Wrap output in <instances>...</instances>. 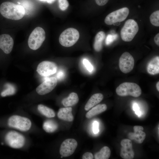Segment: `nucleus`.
I'll return each mask as SVG.
<instances>
[{
    "instance_id": "1",
    "label": "nucleus",
    "mask_w": 159,
    "mask_h": 159,
    "mask_svg": "<svg viewBox=\"0 0 159 159\" xmlns=\"http://www.w3.org/2000/svg\"><path fill=\"white\" fill-rule=\"evenodd\" d=\"M0 13L6 19L19 20L24 16L25 11L21 6L11 2L6 1L2 3L0 6Z\"/></svg>"
},
{
    "instance_id": "2",
    "label": "nucleus",
    "mask_w": 159,
    "mask_h": 159,
    "mask_svg": "<svg viewBox=\"0 0 159 159\" xmlns=\"http://www.w3.org/2000/svg\"><path fill=\"white\" fill-rule=\"evenodd\" d=\"M117 94L120 96L130 95L138 97L141 94V90L137 84L133 82H124L117 87L116 90Z\"/></svg>"
},
{
    "instance_id": "3",
    "label": "nucleus",
    "mask_w": 159,
    "mask_h": 159,
    "mask_svg": "<svg viewBox=\"0 0 159 159\" xmlns=\"http://www.w3.org/2000/svg\"><path fill=\"white\" fill-rule=\"evenodd\" d=\"M79 37L80 34L77 29L69 28L66 29L61 33L59 38V41L62 46L69 47L77 42Z\"/></svg>"
},
{
    "instance_id": "4",
    "label": "nucleus",
    "mask_w": 159,
    "mask_h": 159,
    "mask_svg": "<svg viewBox=\"0 0 159 159\" xmlns=\"http://www.w3.org/2000/svg\"><path fill=\"white\" fill-rule=\"evenodd\" d=\"M138 30V26L136 21L132 19L127 20L125 22L120 31L122 39L126 42L131 41Z\"/></svg>"
},
{
    "instance_id": "5",
    "label": "nucleus",
    "mask_w": 159,
    "mask_h": 159,
    "mask_svg": "<svg viewBox=\"0 0 159 159\" xmlns=\"http://www.w3.org/2000/svg\"><path fill=\"white\" fill-rule=\"evenodd\" d=\"M45 37L44 30L40 27H36L29 36L28 41L29 47L33 50L38 49L42 45Z\"/></svg>"
},
{
    "instance_id": "6",
    "label": "nucleus",
    "mask_w": 159,
    "mask_h": 159,
    "mask_svg": "<svg viewBox=\"0 0 159 159\" xmlns=\"http://www.w3.org/2000/svg\"><path fill=\"white\" fill-rule=\"evenodd\" d=\"M9 126L22 131H26L30 128L32 123L27 118L17 115L11 116L8 119Z\"/></svg>"
},
{
    "instance_id": "7",
    "label": "nucleus",
    "mask_w": 159,
    "mask_h": 159,
    "mask_svg": "<svg viewBox=\"0 0 159 159\" xmlns=\"http://www.w3.org/2000/svg\"><path fill=\"white\" fill-rule=\"evenodd\" d=\"M129 13L127 7H123L112 12L105 17L104 21L108 25H111L125 19Z\"/></svg>"
},
{
    "instance_id": "8",
    "label": "nucleus",
    "mask_w": 159,
    "mask_h": 159,
    "mask_svg": "<svg viewBox=\"0 0 159 159\" xmlns=\"http://www.w3.org/2000/svg\"><path fill=\"white\" fill-rule=\"evenodd\" d=\"M5 140L7 144L14 148L22 147L25 143V138L21 134L14 131L8 132L5 137Z\"/></svg>"
},
{
    "instance_id": "9",
    "label": "nucleus",
    "mask_w": 159,
    "mask_h": 159,
    "mask_svg": "<svg viewBox=\"0 0 159 159\" xmlns=\"http://www.w3.org/2000/svg\"><path fill=\"white\" fill-rule=\"evenodd\" d=\"M134 65V60L132 55L127 52L123 53L119 60V67L121 71L128 73L132 70Z\"/></svg>"
},
{
    "instance_id": "10",
    "label": "nucleus",
    "mask_w": 159,
    "mask_h": 159,
    "mask_svg": "<svg viewBox=\"0 0 159 159\" xmlns=\"http://www.w3.org/2000/svg\"><path fill=\"white\" fill-rule=\"evenodd\" d=\"M57 69V65L54 62L44 61L38 65L37 71L40 75L47 77L56 73Z\"/></svg>"
},
{
    "instance_id": "11",
    "label": "nucleus",
    "mask_w": 159,
    "mask_h": 159,
    "mask_svg": "<svg viewBox=\"0 0 159 159\" xmlns=\"http://www.w3.org/2000/svg\"><path fill=\"white\" fill-rule=\"evenodd\" d=\"M77 146V141L74 139H67L64 140L60 148L59 153L63 157H67L72 155Z\"/></svg>"
},
{
    "instance_id": "12",
    "label": "nucleus",
    "mask_w": 159,
    "mask_h": 159,
    "mask_svg": "<svg viewBox=\"0 0 159 159\" xmlns=\"http://www.w3.org/2000/svg\"><path fill=\"white\" fill-rule=\"evenodd\" d=\"M57 80L55 77L46 78L44 81L36 88L37 92L39 95H43L52 91L56 87Z\"/></svg>"
},
{
    "instance_id": "13",
    "label": "nucleus",
    "mask_w": 159,
    "mask_h": 159,
    "mask_svg": "<svg viewBox=\"0 0 159 159\" xmlns=\"http://www.w3.org/2000/svg\"><path fill=\"white\" fill-rule=\"evenodd\" d=\"M122 148L120 155L124 159H132L134 156V152L132 149V143L130 140L125 139L120 143Z\"/></svg>"
},
{
    "instance_id": "14",
    "label": "nucleus",
    "mask_w": 159,
    "mask_h": 159,
    "mask_svg": "<svg viewBox=\"0 0 159 159\" xmlns=\"http://www.w3.org/2000/svg\"><path fill=\"white\" fill-rule=\"evenodd\" d=\"M14 40L9 34H3L0 35V48L4 53L8 54L13 49Z\"/></svg>"
},
{
    "instance_id": "15",
    "label": "nucleus",
    "mask_w": 159,
    "mask_h": 159,
    "mask_svg": "<svg viewBox=\"0 0 159 159\" xmlns=\"http://www.w3.org/2000/svg\"><path fill=\"white\" fill-rule=\"evenodd\" d=\"M133 129L134 132H130L128 134L129 138L135 140L138 143H142L146 137V134L143 132V127L142 126L136 125L134 127Z\"/></svg>"
},
{
    "instance_id": "16",
    "label": "nucleus",
    "mask_w": 159,
    "mask_h": 159,
    "mask_svg": "<svg viewBox=\"0 0 159 159\" xmlns=\"http://www.w3.org/2000/svg\"><path fill=\"white\" fill-rule=\"evenodd\" d=\"M72 108L70 107H66L59 109L57 113L59 118L68 122H72L74 117L72 113Z\"/></svg>"
},
{
    "instance_id": "17",
    "label": "nucleus",
    "mask_w": 159,
    "mask_h": 159,
    "mask_svg": "<svg viewBox=\"0 0 159 159\" xmlns=\"http://www.w3.org/2000/svg\"><path fill=\"white\" fill-rule=\"evenodd\" d=\"M103 98V95L100 93L95 94L89 99L85 107V110L88 111L101 102Z\"/></svg>"
},
{
    "instance_id": "18",
    "label": "nucleus",
    "mask_w": 159,
    "mask_h": 159,
    "mask_svg": "<svg viewBox=\"0 0 159 159\" xmlns=\"http://www.w3.org/2000/svg\"><path fill=\"white\" fill-rule=\"evenodd\" d=\"M147 71L150 74L154 75L159 73V57L156 56L153 58L149 62Z\"/></svg>"
},
{
    "instance_id": "19",
    "label": "nucleus",
    "mask_w": 159,
    "mask_h": 159,
    "mask_svg": "<svg viewBox=\"0 0 159 159\" xmlns=\"http://www.w3.org/2000/svg\"><path fill=\"white\" fill-rule=\"evenodd\" d=\"M107 106L105 104H98L94 107L87 112L86 117L90 118L106 111Z\"/></svg>"
},
{
    "instance_id": "20",
    "label": "nucleus",
    "mask_w": 159,
    "mask_h": 159,
    "mask_svg": "<svg viewBox=\"0 0 159 159\" xmlns=\"http://www.w3.org/2000/svg\"><path fill=\"white\" fill-rule=\"evenodd\" d=\"M79 100L77 94L74 92L70 93L69 96L63 99L62 101V105L65 107H69L77 104Z\"/></svg>"
},
{
    "instance_id": "21",
    "label": "nucleus",
    "mask_w": 159,
    "mask_h": 159,
    "mask_svg": "<svg viewBox=\"0 0 159 159\" xmlns=\"http://www.w3.org/2000/svg\"><path fill=\"white\" fill-rule=\"evenodd\" d=\"M105 37V33L102 31L98 32L95 36L93 47L97 52H99L102 49V43Z\"/></svg>"
},
{
    "instance_id": "22",
    "label": "nucleus",
    "mask_w": 159,
    "mask_h": 159,
    "mask_svg": "<svg viewBox=\"0 0 159 159\" xmlns=\"http://www.w3.org/2000/svg\"><path fill=\"white\" fill-rule=\"evenodd\" d=\"M58 126L57 123L52 120H46L43 125V129L48 133H52L55 131L57 129Z\"/></svg>"
},
{
    "instance_id": "23",
    "label": "nucleus",
    "mask_w": 159,
    "mask_h": 159,
    "mask_svg": "<svg viewBox=\"0 0 159 159\" xmlns=\"http://www.w3.org/2000/svg\"><path fill=\"white\" fill-rule=\"evenodd\" d=\"M37 109L40 112L47 117H53L55 115V113L52 109L44 105H38Z\"/></svg>"
},
{
    "instance_id": "24",
    "label": "nucleus",
    "mask_w": 159,
    "mask_h": 159,
    "mask_svg": "<svg viewBox=\"0 0 159 159\" xmlns=\"http://www.w3.org/2000/svg\"><path fill=\"white\" fill-rule=\"evenodd\" d=\"M110 149L108 147L105 146L95 154L94 158L95 159H108L110 157Z\"/></svg>"
},
{
    "instance_id": "25",
    "label": "nucleus",
    "mask_w": 159,
    "mask_h": 159,
    "mask_svg": "<svg viewBox=\"0 0 159 159\" xmlns=\"http://www.w3.org/2000/svg\"><path fill=\"white\" fill-rule=\"evenodd\" d=\"M6 88L1 93V95L2 97L14 95L16 92V89L12 85L7 83L5 85Z\"/></svg>"
},
{
    "instance_id": "26",
    "label": "nucleus",
    "mask_w": 159,
    "mask_h": 159,
    "mask_svg": "<svg viewBox=\"0 0 159 159\" xmlns=\"http://www.w3.org/2000/svg\"><path fill=\"white\" fill-rule=\"evenodd\" d=\"M150 20L151 24L153 25L159 26V11L154 12L150 17Z\"/></svg>"
},
{
    "instance_id": "27",
    "label": "nucleus",
    "mask_w": 159,
    "mask_h": 159,
    "mask_svg": "<svg viewBox=\"0 0 159 159\" xmlns=\"http://www.w3.org/2000/svg\"><path fill=\"white\" fill-rule=\"evenodd\" d=\"M59 6L62 11L66 10L69 6V3L67 0H58Z\"/></svg>"
},
{
    "instance_id": "28",
    "label": "nucleus",
    "mask_w": 159,
    "mask_h": 159,
    "mask_svg": "<svg viewBox=\"0 0 159 159\" xmlns=\"http://www.w3.org/2000/svg\"><path fill=\"white\" fill-rule=\"evenodd\" d=\"M117 37V34H108L106 39L105 43L107 45H109L115 40Z\"/></svg>"
},
{
    "instance_id": "29",
    "label": "nucleus",
    "mask_w": 159,
    "mask_h": 159,
    "mask_svg": "<svg viewBox=\"0 0 159 159\" xmlns=\"http://www.w3.org/2000/svg\"><path fill=\"white\" fill-rule=\"evenodd\" d=\"M83 64L86 69L89 72H91L93 70V67L90 62L87 59H84L83 61Z\"/></svg>"
},
{
    "instance_id": "30",
    "label": "nucleus",
    "mask_w": 159,
    "mask_h": 159,
    "mask_svg": "<svg viewBox=\"0 0 159 159\" xmlns=\"http://www.w3.org/2000/svg\"><path fill=\"white\" fill-rule=\"evenodd\" d=\"M93 158L94 156L92 154L89 152L85 153L82 157L83 159H92Z\"/></svg>"
},
{
    "instance_id": "31",
    "label": "nucleus",
    "mask_w": 159,
    "mask_h": 159,
    "mask_svg": "<svg viewBox=\"0 0 159 159\" xmlns=\"http://www.w3.org/2000/svg\"><path fill=\"white\" fill-rule=\"evenodd\" d=\"M93 131L95 134H97L99 132V123L97 121H94L93 123Z\"/></svg>"
},
{
    "instance_id": "32",
    "label": "nucleus",
    "mask_w": 159,
    "mask_h": 159,
    "mask_svg": "<svg viewBox=\"0 0 159 159\" xmlns=\"http://www.w3.org/2000/svg\"><path fill=\"white\" fill-rule=\"evenodd\" d=\"M133 109L135 112V114L139 117L141 115V112L139 110V107L137 104L134 103L133 106Z\"/></svg>"
},
{
    "instance_id": "33",
    "label": "nucleus",
    "mask_w": 159,
    "mask_h": 159,
    "mask_svg": "<svg viewBox=\"0 0 159 159\" xmlns=\"http://www.w3.org/2000/svg\"><path fill=\"white\" fill-rule=\"evenodd\" d=\"M97 4L100 6H102L106 4L109 0H95Z\"/></svg>"
},
{
    "instance_id": "34",
    "label": "nucleus",
    "mask_w": 159,
    "mask_h": 159,
    "mask_svg": "<svg viewBox=\"0 0 159 159\" xmlns=\"http://www.w3.org/2000/svg\"><path fill=\"white\" fill-rule=\"evenodd\" d=\"M65 75L64 72L62 70H59L57 74V77L59 80L62 79L64 77Z\"/></svg>"
},
{
    "instance_id": "35",
    "label": "nucleus",
    "mask_w": 159,
    "mask_h": 159,
    "mask_svg": "<svg viewBox=\"0 0 159 159\" xmlns=\"http://www.w3.org/2000/svg\"><path fill=\"white\" fill-rule=\"evenodd\" d=\"M154 40L155 43L158 46L159 45V33L157 34L155 37Z\"/></svg>"
},
{
    "instance_id": "36",
    "label": "nucleus",
    "mask_w": 159,
    "mask_h": 159,
    "mask_svg": "<svg viewBox=\"0 0 159 159\" xmlns=\"http://www.w3.org/2000/svg\"><path fill=\"white\" fill-rule=\"evenodd\" d=\"M56 0H47L46 2L49 4H52L54 3Z\"/></svg>"
},
{
    "instance_id": "37",
    "label": "nucleus",
    "mask_w": 159,
    "mask_h": 159,
    "mask_svg": "<svg viewBox=\"0 0 159 159\" xmlns=\"http://www.w3.org/2000/svg\"><path fill=\"white\" fill-rule=\"evenodd\" d=\"M156 87L157 89V90L159 91V82L158 81L157 82L156 84Z\"/></svg>"
},
{
    "instance_id": "38",
    "label": "nucleus",
    "mask_w": 159,
    "mask_h": 159,
    "mask_svg": "<svg viewBox=\"0 0 159 159\" xmlns=\"http://www.w3.org/2000/svg\"><path fill=\"white\" fill-rule=\"evenodd\" d=\"M40 1H46L47 0H39Z\"/></svg>"
},
{
    "instance_id": "39",
    "label": "nucleus",
    "mask_w": 159,
    "mask_h": 159,
    "mask_svg": "<svg viewBox=\"0 0 159 159\" xmlns=\"http://www.w3.org/2000/svg\"><path fill=\"white\" fill-rule=\"evenodd\" d=\"M63 158V156H61V158Z\"/></svg>"
}]
</instances>
